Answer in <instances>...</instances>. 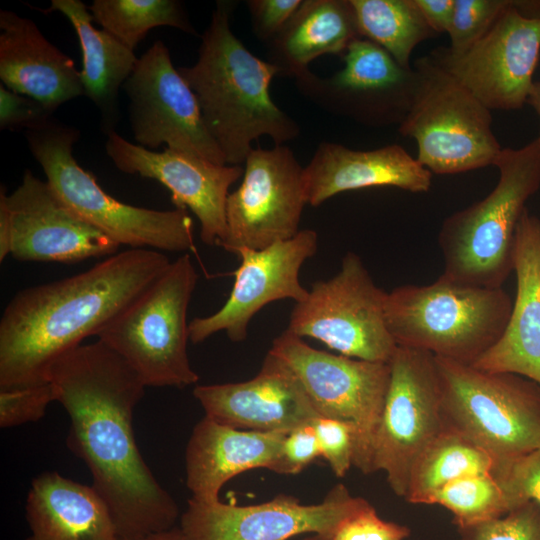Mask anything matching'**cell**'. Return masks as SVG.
<instances>
[{
  "label": "cell",
  "mask_w": 540,
  "mask_h": 540,
  "mask_svg": "<svg viewBox=\"0 0 540 540\" xmlns=\"http://www.w3.org/2000/svg\"><path fill=\"white\" fill-rule=\"evenodd\" d=\"M48 382L70 417L67 446L89 468L119 540L174 528L176 501L156 480L135 440L133 412L146 388L136 371L97 339L59 357Z\"/></svg>",
  "instance_id": "1"
},
{
  "label": "cell",
  "mask_w": 540,
  "mask_h": 540,
  "mask_svg": "<svg viewBox=\"0 0 540 540\" xmlns=\"http://www.w3.org/2000/svg\"><path fill=\"white\" fill-rule=\"evenodd\" d=\"M170 263L160 251L129 249L18 292L0 320V389L48 383L59 357L97 336Z\"/></svg>",
  "instance_id": "2"
},
{
  "label": "cell",
  "mask_w": 540,
  "mask_h": 540,
  "mask_svg": "<svg viewBox=\"0 0 540 540\" xmlns=\"http://www.w3.org/2000/svg\"><path fill=\"white\" fill-rule=\"evenodd\" d=\"M235 6L234 1H217L196 63L177 69L195 94L204 125L226 164L241 166L253 141L268 136L275 145H284L298 137L300 127L271 97L278 69L233 33Z\"/></svg>",
  "instance_id": "3"
},
{
  "label": "cell",
  "mask_w": 540,
  "mask_h": 540,
  "mask_svg": "<svg viewBox=\"0 0 540 540\" xmlns=\"http://www.w3.org/2000/svg\"><path fill=\"white\" fill-rule=\"evenodd\" d=\"M499 180L482 200L447 217L439 231L443 276L498 288L513 271L515 236L526 203L540 188V139L503 148Z\"/></svg>",
  "instance_id": "4"
},
{
  "label": "cell",
  "mask_w": 540,
  "mask_h": 540,
  "mask_svg": "<svg viewBox=\"0 0 540 540\" xmlns=\"http://www.w3.org/2000/svg\"><path fill=\"white\" fill-rule=\"evenodd\" d=\"M513 301L502 288L462 284L441 275L428 285L387 293L385 319L397 346L472 365L502 336Z\"/></svg>",
  "instance_id": "5"
},
{
  "label": "cell",
  "mask_w": 540,
  "mask_h": 540,
  "mask_svg": "<svg viewBox=\"0 0 540 540\" xmlns=\"http://www.w3.org/2000/svg\"><path fill=\"white\" fill-rule=\"evenodd\" d=\"M78 137L76 129L51 119L26 130L30 151L46 181L76 215L119 246L169 252L195 250L193 221L187 209H147L110 196L75 160L72 148Z\"/></svg>",
  "instance_id": "6"
},
{
  "label": "cell",
  "mask_w": 540,
  "mask_h": 540,
  "mask_svg": "<svg viewBox=\"0 0 540 540\" xmlns=\"http://www.w3.org/2000/svg\"><path fill=\"white\" fill-rule=\"evenodd\" d=\"M445 428L486 451L496 464L540 448V385L435 356Z\"/></svg>",
  "instance_id": "7"
},
{
  "label": "cell",
  "mask_w": 540,
  "mask_h": 540,
  "mask_svg": "<svg viewBox=\"0 0 540 540\" xmlns=\"http://www.w3.org/2000/svg\"><path fill=\"white\" fill-rule=\"evenodd\" d=\"M198 273L184 253L96 336L145 386L184 388L199 380L191 367L187 310Z\"/></svg>",
  "instance_id": "8"
},
{
  "label": "cell",
  "mask_w": 540,
  "mask_h": 540,
  "mask_svg": "<svg viewBox=\"0 0 540 540\" xmlns=\"http://www.w3.org/2000/svg\"><path fill=\"white\" fill-rule=\"evenodd\" d=\"M413 69V101L398 131L416 141L418 162L435 174L494 165L503 148L491 110L429 55L416 59Z\"/></svg>",
  "instance_id": "9"
},
{
  "label": "cell",
  "mask_w": 540,
  "mask_h": 540,
  "mask_svg": "<svg viewBox=\"0 0 540 540\" xmlns=\"http://www.w3.org/2000/svg\"><path fill=\"white\" fill-rule=\"evenodd\" d=\"M386 298L361 258L348 252L336 275L315 282L295 304L287 330L347 357L389 363L398 346L386 324Z\"/></svg>",
  "instance_id": "10"
},
{
  "label": "cell",
  "mask_w": 540,
  "mask_h": 540,
  "mask_svg": "<svg viewBox=\"0 0 540 540\" xmlns=\"http://www.w3.org/2000/svg\"><path fill=\"white\" fill-rule=\"evenodd\" d=\"M268 352L295 374L319 416L356 427L354 466L369 474L373 439L390 380L389 363L318 350L287 329L273 340Z\"/></svg>",
  "instance_id": "11"
},
{
  "label": "cell",
  "mask_w": 540,
  "mask_h": 540,
  "mask_svg": "<svg viewBox=\"0 0 540 540\" xmlns=\"http://www.w3.org/2000/svg\"><path fill=\"white\" fill-rule=\"evenodd\" d=\"M373 439L370 473L383 471L392 491L405 498L413 467L445 429L435 356L398 346Z\"/></svg>",
  "instance_id": "12"
},
{
  "label": "cell",
  "mask_w": 540,
  "mask_h": 540,
  "mask_svg": "<svg viewBox=\"0 0 540 540\" xmlns=\"http://www.w3.org/2000/svg\"><path fill=\"white\" fill-rule=\"evenodd\" d=\"M239 187L226 203V234L219 246L238 254L291 239L307 204L303 167L285 145L253 148Z\"/></svg>",
  "instance_id": "13"
},
{
  "label": "cell",
  "mask_w": 540,
  "mask_h": 540,
  "mask_svg": "<svg viewBox=\"0 0 540 540\" xmlns=\"http://www.w3.org/2000/svg\"><path fill=\"white\" fill-rule=\"evenodd\" d=\"M340 57L343 68L330 76L309 70L294 79L299 92L323 110L357 123L399 126L413 101V67H402L382 47L361 37Z\"/></svg>",
  "instance_id": "14"
},
{
  "label": "cell",
  "mask_w": 540,
  "mask_h": 540,
  "mask_svg": "<svg viewBox=\"0 0 540 540\" xmlns=\"http://www.w3.org/2000/svg\"><path fill=\"white\" fill-rule=\"evenodd\" d=\"M130 98V121L140 146L167 148L225 165L206 129L195 94L172 64L160 40L138 59L123 85Z\"/></svg>",
  "instance_id": "15"
},
{
  "label": "cell",
  "mask_w": 540,
  "mask_h": 540,
  "mask_svg": "<svg viewBox=\"0 0 540 540\" xmlns=\"http://www.w3.org/2000/svg\"><path fill=\"white\" fill-rule=\"evenodd\" d=\"M540 55V18L510 7L490 30L462 52L448 47L429 57L470 90L489 110H518L533 86Z\"/></svg>",
  "instance_id": "16"
},
{
  "label": "cell",
  "mask_w": 540,
  "mask_h": 540,
  "mask_svg": "<svg viewBox=\"0 0 540 540\" xmlns=\"http://www.w3.org/2000/svg\"><path fill=\"white\" fill-rule=\"evenodd\" d=\"M365 500L341 483L320 503L310 505L286 494L246 506L190 498L179 528L186 540H287L304 533L331 537Z\"/></svg>",
  "instance_id": "17"
},
{
  "label": "cell",
  "mask_w": 540,
  "mask_h": 540,
  "mask_svg": "<svg viewBox=\"0 0 540 540\" xmlns=\"http://www.w3.org/2000/svg\"><path fill=\"white\" fill-rule=\"evenodd\" d=\"M317 249L318 234L312 229H301L291 239L263 249H241L229 298L212 315L189 322V340L198 344L224 331L232 342H242L249 322L264 306L283 299L296 303L306 299L309 291L300 283L299 273Z\"/></svg>",
  "instance_id": "18"
},
{
  "label": "cell",
  "mask_w": 540,
  "mask_h": 540,
  "mask_svg": "<svg viewBox=\"0 0 540 540\" xmlns=\"http://www.w3.org/2000/svg\"><path fill=\"white\" fill-rule=\"evenodd\" d=\"M0 211L11 226L10 255L20 262L74 263L112 256L119 248L76 215L47 181L30 170L11 194L1 187Z\"/></svg>",
  "instance_id": "19"
},
{
  "label": "cell",
  "mask_w": 540,
  "mask_h": 540,
  "mask_svg": "<svg viewBox=\"0 0 540 540\" xmlns=\"http://www.w3.org/2000/svg\"><path fill=\"white\" fill-rule=\"evenodd\" d=\"M105 148L120 171L162 183L176 208L196 215L202 242L220 245L226 234L229 188L243 176L241 166L216 164L169 148L154 152L130 143L114 130L107 133Z\"/></svg>",
  "instance_id": "20"
},
{
  "label": "cell",
  "mask_w": 540,
  "mask_h": 540,
  "mask_svg": "<svg viewBox=\"0 0 540 540\" xmlns=\"http://www.w3.org/2000/svg\"><path fill=\"white\" fill-rule=\"evenodd\" d=\"M193 395L207 418L242 430L289 431L319 416L295 374L269 352L252 379L197 385Z\"/></svg>",
  "instance_id": "21"
},
{
  "label": "cell",
  "mask_w": 540,
  "mask_h": 540,
  "mask_svg": "<svg viewBox=\"0 0 540 540\" xmlns=\"http://www.w3.org/2000/svg\"><path fill=\"white\" fill-rule=\"evenodd\" d=\"M303 183L307 204L317 207L339 193L371 187L426 192L432 173L398 144L362 151L323 141L303 167Z\"/></svg>",
  "instance_id": "22"
},
{
  "label": "cell",
  "mask_w": 540,
  "mask_h": 540,
  "mask_svg": "<svg viewBox=\"0 0 540 540\" xmlns=\"http://www.w3.org/2000/svg\"><path fill=\"white\" fill-rule=\"evenodd\" d=\"M516 294L500 339L472 365L514 373L540 385V219L524 211L513 256Z\"/></svg>",
  "instance_id": "23"
},
{
  "label": "cell",
  "mask_w": 540,
  "mask_h": 540,
  "mask_svg": "<svg viewBox=\"0 0 540 540\" xmlns=\"http://www.w3.org/2000/svg\"><path fill=\"white\" fill-rule=\"evenodd\" d=\"M0 78L12 91L53 112L84 94L73 60L50 43L36 24L14 12L0 11Z\"/></svg>",
  "instance_id": "24"
},
{
  "label": "cell",
  "mask_w": 540,
  "mask_h": 540,
  "mask_svg": "<svg viewBox=\"0 0 540 540\" xmlns=\"http://www.w3.org/2000/svg\"><path fill=\"white\" fill-rule=\"evenodd\" d=\"M287 432L242 430L204 416L194 426L185 453L191 499L217 501L234 476L256 468L270 470Z\"/></svg>",
  "instance_id": "25"
},
{
  "label": "cell",
  "mask_w": 540,
  "mask_h": 540,
  "mask_svg": "<svg viewBox=\"0 0 540 540\" xmlns=\"http://www.w3.org/2000/svg\"><path fill=\"white\" fill-rule=\"evenodd\" d=\"M25 509L31 531L27 540H119L98 491L54 471L33 479Z\"/></svg>",
  "instance_id": "26"
},
{
  "label": "cell",
  "mask_w": 540,
  "mask_h": 540,
  "mask_svg": "<svg viewBox=\"0 0 540 540\" xmlns=\"http://www.w3.org/2000/svg\"><path fill=\"white\" fill-rule=\"evenodd\" d=\"M360 38L350 0H303L297 11L270 41L267 61L279 75L294 79L309 71L317 57L341 56Z\"/></svg>",
  "instance_id": "27"
},
{
  "label": "cell",
  "mask_w": 540,
  "mask_h": 540,
  "mask_svg": "<svg viewBox=\"0 0 540 540\" xmlns=\"http://www.w3.org/2000/svg\"><path fill=\"white\" fill-rule=\"evenodd\" d=\"M58 11L74 27L82 51L80 77L84 94L100 109L107 125L117 121L118 93L138 61L130 49L110 32L96 29L89 7L80 0H52L43 12Z\"/></svg>",
  "instance_id": "28"
},
{
  "label": "cell",
  "mask_w": 540,
  "mask_h": 540,
  "mask_svg": "<svg viewBox=\"0 0 540 540\" xmlns=\"http://www.w3.org/2000/svg\"><path fill=\"white\" fill-rule=\"evenodd\" d=\"M493 458L462 434L445 428L416 461L405 500L426 504L447 483L476 473L492 472Z\"/></svg>",
  "instance_id": "29"
},
{
  "label": "cell",
  "mask_w": 540,
  "mask_h": 540,
  "mask_svg": "<svg viewBox=\"0 0 540 540\" xmlns=\"http://www.w3.org/2000/svg\"><path fill=\"white\" fill-rule=\"evenodd\" d=\"M358 32L386 50L402 67L411 68L417 45L435 37L415 0H350Z\"/></svg>",
  "instance_id": "30"
},
{
  "label": "cell",
  "mask_w": 540,
  "mask_h": 540,
  "mask_svg": "<svg viewBox=\"0 0 540 540\" xmlns=\"http://www.w3.org/2000/svg\"><path fill=\"white\" fill-rule=\"evenodd\" d=\"M89 10L104 30L132 50L158 26L197 35L183 5L176 0H94Z\"/></svg>",
  "instance_id": "31"
},
{
  "label": "cell",
  "mask_w": 540,
  "mask_h": 540,
  "mask_svg": "<svg viewBox=\"0 0 540 540\" xmlns=\"http://www.w3.org/2000/svg\"><path fill=\"white\" fill-rule=\"evenodd\" d=\"M435 504L451 512L458 530L498 518L511 510L492 472L468 474L447 483L431 496L428 505Z\"/></svg>",
  "instance_id": "32"
},
{
  "label": "cell",
  "mask_w": 540,
  "mask_h": 540,
  "mask_svg": "<svg viewBox=\"0 0 540 540\" xmlns=\"http://www.w3.org/2000/svg\"><path fill=\"white\" fill-rule=\"evenodd\" d=\"M512 0H455L450 30L453 52H462L482 38L510 7Z\"/></svg>",
  "instance_id": "33"
},
{
  "label": "cell",
  "mask_w": 540,
  "mask_h": 540,
  "mask_svg": "<svg viewBox=\"0 0 540 540\" xmlns=\"http://www.w3.org/2000/svg\"><path fill=\"white\" fill-rule=\"evenodd\" d=\"M458 531L460 540H540V505L528 501L498 518Z\"/></svg>",
  "instance_id": "34"
},
{
  "label": "cell",
  "mask_w": 540,
  "mask_h": 540,
  "mask_svg": "<svg viewBox=\"0 0 540 540\" xmlns=\"http://www.w3.org/2000/svg\"><path fill=\"white\" fill-rule=\"evenodd\" d=\"M321 457L337 477H344L354 466L358 444V431L347 421L318 416L312 420Z\"/></svg>",
  "instance_id": "35"
},
{
  "label": "cell",
  "mask_w": 540,
  "mask_h": 540,
  "mask_svg": "<svg viewBox=\"0 0 540 540\" xmlns=\"http://www.w3.org/2000/svg\"><path fill=\"white\" fill-rule=\"evenodd\" d=\"M492 474L503 488L511 509L528 501L540 505V448L515 460L496 464Z\"/></svg>",
  "instance_id": "36"
},
{
  "label": "cell",
  "mask_w": 540,
  "mask_h": 540,
  "mask_svg": "<svg viewBox=\"0 0 540 540\" xmlns=\"http://www.w3.org/2000/svg\"><path fill=\"white\" fill-rule=\"evenodd\" d=\"M55 401L52 385L48 383L22 388L0 389V426L10 428L36 422Z\"/></svg>",
  "instance_id": "37"
},
{
  "label": "cell",
  "mask_w": 540,
  "mask_h": 540,
  "mask_svg": "<svg viewBox=\"0 0 540 540\" xmlns=\"http://www.w3.org/2000/svg\"><path fill=\"white\" fill-rule=\"evenodd\" d=\"M410 529L379 517L375 508L365 500L341 521L331 540H405Z\"/></svg>",
  "instance_id": "38"
},
{
  "label": "cell",
  "mask_w": 540,
  "mask_h": 540,
  "mask_svg": "<svg viewBox=\"0 0 540 540\" xmlns=\"http://www.w3.org/2000/svg\"><path fill=\"white\" fill-rule=\"evenodd\" d=\"M312 420L294 427L285 434L270 471L286 475L297 474L316 458L321 457Z\"/></svg>",
  "instance_id": "39"
},
{
  "label": "cell",
  "mask_w": 540,
  "mask_h": 540,
  "mask_svg": "<svg viewBox=\"0 0 540 540\" xmlns=\"http://www.w3.org/2000/svg\"><path fill=\"white\" fill-rule=\"evenodd\" d=\"M303 0H247L255 37L267 45L285 27Z\"/></svg>",
  "instance_id": "40"
},
{
  "label": "cell",
  "mask_w": 540,
  "mask_h": 540,
  "mask_svg": "<svg viewBox=\"0 0 540 540\" xmlns=\"http://www.w3.org/2000/svg\"><path fill=\"white\" fill-rule=\"evenodd\" d=\"M50 112L40 102L0 85L1 129H30L50 119Z\"/></svg>",
  "instance_id": "41"
},
{
  "label": "cell",
  "mask_w": 540,
  "mask_h": 540,
  "mask_svg": "<svg viewBox=\"0 0 540 540\" xmlns=\"http://www.w3.org/2000/svg\"><path fill=\"white\" fill-rule=\"evenodd\" d=\"M427 24L436 33H448L452 24L455 0H415Z\"/></svg>",
  "instance_id": "42"
},
{
  "label": "cell",
  "mask_w": 540,
  "mask_h": 540,
  "mask_svg": "<svg viewBox=\"0 0 540 540\" xmlns=\"http://www.w3.org/2000/svg\"><path fill=\"white\" fill-rule=\"evenodd\" d=\"M130 540H186L179 527Z\"/></svg>",
  "instance_id": "43"
},
{
  "label": "cell",
  "mask_w": 540,
  "mask_h": 540,
  "mask_svg": "<svg viewBox=\"0 0 540 540\" xmlns=\"http://www.w3.org/2000/svg\"><path fill=\"white\" fill-rule=\"evenodd\" d=\"M527 104L533 107L540 121V80L534 81L528 100H527ZM538 138L540 139V130H539Z\"/></svg>",
  "instance_id": "44"
},
{
  "label": "cell",
  "mask_w": 540,
  "mask_h": 540,
  "mask_svg": "<svg viewBox=\"0 0 540 540\" xmlns=\"http://www.w3.org/2000/svg\"><path fill=\"white\" fill-rule=\"evenodd\" d=\"M303 540H331L330 537L320 534H311Z\"/></svg>",
  "instance_id": "45"
}]
</instances>
